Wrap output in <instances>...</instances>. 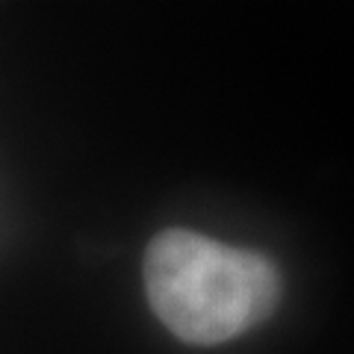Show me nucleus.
I'll list each match as a JSON object with an SVG mask.
<instances>
[{
	"mask_svg": "<svg viewBox=\"0 0 354 354\" xmlns=\"http://www.w3.org/2000/svg\"><path fill=\"white\" fill-rule=\"evenodd\" d=\"M145 292L174 337L192 346H218L274 313L281 272L260 251L169 227L145 251Z\"/></svg>",
	"mask_w": 354,
	"mask_h": 354,
	"instance_id": "obj_1",
	"label": "nucleus"
}]
</instances>
